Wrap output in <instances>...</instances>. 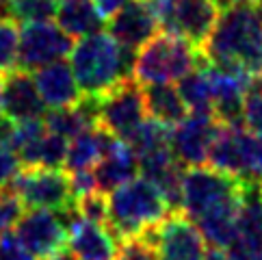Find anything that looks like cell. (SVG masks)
<instances>
[{
  "instance_id": "13",
  "label": "cell",
  "mask_w": 262,
  "mask_h": 260,
  "mask_svg": "<svg viewBox=\"0 0 262 260\" xmlns=\"http://www.w3.org/2000/svg\"><path fill=\"white\" fill-rule=\"evenodd\" d=\"M158 29V17L145 0H128L113 17H108V35L133 52H139L149 39H154Z\"/></svg>"
},
{
  "instance_id": "1",
  "label": "cell",
  "mask_w": 262,
  "mask_h": 260,
  "mask_svg": "<svg viewBox=\"0 0 262 260\" xmlns=\"http://www.w3.org/2000/svg\"><path fill=\"white\" fill-rule=\"evenodd\" d=\"M210 63H230L254 76L262 74V13L256 3H236L223 9L202 48Z\"/></svg>"
},
{
  "instance_id": "24",
  "label": "cell",
  "mask_w": 262,
  "mask_h": 260,
  "mask_svg": "<svg viewBox=\"0 0 262 260\" xmlns=\"http://www.w3.org/2000/svg\"><path fill=\"white\" fill-rule=\"evenodd\" d=\"M20 48V31L17 22L9 15H0V76H5L17 65Z\"/></svg>"
},
{
  "instance_id": "3",
  "label": "cell",
  "mask_w": 262,
  "mask_h": 260,
  "mask_svg": "<svg viewBox=\"0 0 262 260\" xmlns=\"http://www.w3.org/2000/svg\"><path fill=\"white\" fill-rule=\"evenodd\" d=\"M171 215L163 193L149 180L135 178L115 189L108 200V230L119 243L137 239Z\"/></svg>"
},
{
  "instance_id": "20",
  "label": "cell",
  "mask_w": 262,
  "mask_h": 260,
  "mask_svg": "<svg viewBox=\"0 0 262 260\" xmlns=\"http://www.w3.org/2000/svg\"><path fill=\"white\" fill-rule=\"evenodd\" d=\"M59 29L74 37H89L100 33L104 26V17L100 15L93 0H61L57 11Z\"/></svg>"
},
{
  "instance_id": "12",
  "label": "cell",
  "mask_w": 262,
  "mask_h": 260,
  "mask_svg": "<svg viewBox=\"0 0 262 260\" xmlns=\"http://www.w3.org/2000/svg\"><path fill=\"white\" fill-rule=\"evenodd\" d=\"M17 241L35 258H50L68 245V226L59 212L52 210H29L15 226Z\"/></svg>"
},
{
  "instance_id": "2",
  "label": "cell",
  "mask_w": 262,
  "mask_h": 260,
  "mask_svg": "<svg viewBox=\"0 0 262 260\" xmlns=\"http://www.w3.org/2000/svg\"><path fill=\"white\" fill-rule=\"evenodd\" d=\"M137 52L126 50L108 33H93L74 46L70 52V68L76 76L82 96L100 98L117 82L133 78Z\"/></svg>"
},
{
  "instance_id": "17",
  "label": "cell",
  "mask_w": 262,
  "mask_h": 260,
  "mask_svg": "<svg viewBox=\"0 0 262 260\" xmlns=\"http://www.w3.org/2000/svg\"><path fill=\"white\" fill-rule=\"evenodd\" d=\"M33 78L37 89H39L43 104L50 106L52 111L72 109L82 98L76 76H74L72 68L65 61H57V63L46 65V68H39Z\"/></svg>"
},
{
  "instance_id": "29",
  "label": "cell",
  "mask_w": 262,
  "mask_h": 260,
  "mask_svg": "<svg viewBox=\"0 0 262 260\" xmlns=\"http://www.w3.org/2000/svg\"><path fill=\"white\" fill-rule=\"evenodd\" d=\"M117 260H158V256H156V247L147 239L137 236L121 243Z\"/></svg>"
},
{
  "instance_id": "16",
  "label": "cell",
  "mask_w": 262,
  "mask_h": 260,
  "mask_svg": "<svg viewBox=\"0 0 262 260\" xmlns=\"http://www.w3.org/2000/svg\"><path fill=\"white\" fill-rule=\"evenodd\" d=\"M68 247L76 260H117L121 243L108 226L91 224L78 215L68 230Z\"/></svg>"
},
{
  "instance_id": "11",
  "label": "cell",
  "mask_w": 262,
  "mask_h": 260,
  "mask_svg": "<svg viewBox=\"0 0 262 260\" xmlns=\"http://www.w3.org/2000/svg\"><path fill=\"white\" fill-rule=\"evenodd\" d=\"M221 130L214 115H186L171 128V154L182 169L204 167L208 163L210 147Z\"/></svg>"
},
{
  "instance_id": "22",
  "label": "cell",
  "mask_w": 262,
  "mask_h": 260,
  "mask_svg": "<svg viewBox=\"0 0 262 260\" xmlns=\"http://www.w3.org/2000/svg\"><path fill=\"white\" fill-rule=\"evenodd\" d=\"M178 94L193 115H212V91L206 74V61L180 80Z\"/></svg>"
},
{
  "instance_id": "36",
  "label": "cell",
  "mask_w": 262,
  "mask_h": 260,
  "mask_svg": "<svg viewBox=\"0 0 262 260\" xmlns=\"http://www.w3.org/2000/svg\"><path fill=\"white\" fill-rule=\"evenodd\" d=\"M256 7L260 9V13H262V0H256Z\"/></svg>"
},
{
  "instance_id": "28",
  "label": "cell",
  "mask_w": 262,
  "mask_h": 260,
  "mask_svg": "<svg viewBox=\"0 0 262 260\" xmlns=\"http://www.w3.org/2000/svg\"><path fill=\"white\" fill-rule=\"evenodd\" d=\"M243 124L249 133L262 137V89L258 82L249 87L243 100Z\"/></svg>"
},
{
  "instance_id": "37",
  "label": "cell",
  "mask_w": 262,
  "mask_h": 260,
  "mask_svg": "<svg viewBox=\"0 0 262 260\" xmlns=\"http://www.w3.org/2000/svg\"><path fill=\"white\" fill-rule=\"evenodd\" d=\"M260 80H258V85H260V89H262V74H260V76H258Z\"/></svg>"
},
{
  "instance_id": "7",
  "label": "cell",
  "mask_w": 262,
  "mask_h": 260,
  "mask_svg": "<svg viewBox=\"0 0 262 260\" xmlns=\"http://www.w3.org/2000/svg\"><path fill=\"white\" fill-rule=\"evenodd\" d=\"M143 89L135 78H126L98 98V128L115 139L128 137L145 122Z\"/></svg>"
},
{
  "instance_id": "26",
  "label": "cell",
  "mask_w": 262,
  "mask_h": 260,
  "mask_svg": "<svg viewBox=\"0 0 262 260\" xmlns=\"http://www.w3.org/2000/svg\"><path fill=\"white\" fill-rule=\"evenodd\" d=\"M76 210L82 219L91 221V224L108 226V200L102 191H91L76 198Z\"/></svg>"
},
{
  "instance_id": "18",
  "label": "cell",
  "mask_w": 262,
  "mask_h": 260,
  "mask_svg": "<svg viewBox=\"0 0 262 260\" xmlns=\"http://www.w3.org/2000/svg\"><path fill=\"white\" fill-rule=\"evenodd\" d=\"M139 171V161L124 139H111L108 147L102 154L100 163L93 167V176L98 182V191H111L124 187L126 182L135 180Z\"/></svg>"
},
{
  "instance_id": "14",
  "label": "cell",
  "mask_w": 262,
  "mask_h": 260,
  "mask_svg": "<svg viewBox=\"0 0 262 260\" xmlns=\"http://www.w3.org/2000/svg\"><path fill=\"white\" fill-rule=\"evenodd\" d=\"M3 109L0 115L13 124L31 122L46 115V104L35 85V78L26 70H11L3 78Z\"/></svg>"
},
{
  "instance_id": "34",
  "label": "cell",
  "mask_w": 262,
  "mask_h": 260,
  "mask_svg": "<svg viewBox=\"0 0 262 260\" xmlns=\"http://www.w3.org/2000/svg\"><path fill=\"white\" fill-rule=\"evenodd\" d=\"M43 260H76V258H74L70 252H65V249H63V252L54 254V256H50V258H43Z\"/></svg>"
},
{
  "instance_id": "32",
  "label": "cell",
  "mask_w": 262,
  "mask_h": 260,
  "mask_svg": "<svg viewBox=\"0 0 262 260\" xmlns=\"http://www.w3.org/2000/svg\"><path fill=\"white\" fill-rule=\"evenodd\" d=\"M247 180H254L262 184V137H251L249 147V163H247Z\"/></svg>"
},
{
  "instance_id": "35",
  "label": "cell",
  "mask_w": 262,
  "mask_h": 260,
  "mask_svg": "<svg viewBox=\"0 0 262 260\" xmlns=\"http://www.w3.org/2000/svg\"><path fill=\"white\" fill-rule=\"evenodd\" d=\"M0 109H3V80H0Z\"/></svg>"
},
{
  "instance_id": "19",
  "label": "cell",
  "mask_w": 262,
  "mask_h": 260,
  "mask_svg": "<svg viewBox=\"0 0 262 260\" xmlns=\"http://www.w3.org/2000/svg\"><path fill=\"white\" fill-rule=\"evenodd\" d=\"M108 133L102 128H89L82 130L68 143V154H65V169L68 174H78V171H91L102 159V154L111 143Z\"/></svg>"
},
{
  "instance_id": "4",
  "label": "cell",
  "mask_w": 262,
  "mask_h": 260,
  "mask_svg": "<svg viewBox=\"0 0 262 260\" xmlns=\"http://www.w3.org/2000/svg\"><path fill=\"white\" fill-rule=\"evenodd\" d=\"M206 61L204 52L198 50L182 37L158 33L137 52L133 65V78L141 87L145 85H171L182 80L186 74Z\"/></svg>"
},
{
  "instance_id": "27",
  "label": "cell",
  "mask_w": 262,
  "mask_h": 260,
  "mask_svg": "<svg viewBox=\"0 0 262 260\" xmlns=\"http://www.w3.org/2000/svg\"><path fill=\"white\" fill-rule=\"evenodd\" d=\"M24 215V204L13 191L0 189V236L9 234Z\"/></svg>"
},
{
  "instance_id": "21",
  "label": "cell",
  "mask_w": 262,
  "mask_h": 260,
  "mask_svg": "<svg viewBox=\"0 0 262 260\" xmlns=\"http://www.w3.org/2000/svg\"><path fill=\"white\" fill-rule=\"evenodd\" d=\"M143 100L147 115L154 122L165 124L169 128L178 126L182 119H186V113H189V109H186L173 85H145Z\"/></svg>"
},
{
  "instance_id": "8",
  "label": "cell",
  "mask_w": 262,
  "mask_h": 260,
  "mask_svg": "<svg viewBox=\"0 0 262 260\" xmlns=\"http://www.w3.org/2000/svg\"><path fill=\"white\" fill-rule=\"evenodd\" d=\"M156 247L158 260H204L206 241L200 228L182 212H171L163 224L141 234Z\"/></svg>"
},
{
  "instance_id": "9",
  "label": "cell",
  "mask_w": 262,
  "mask_h": 260,
  "mask_svg": "<svg viewBox=\"0 0 262 260\" xmlns=\"http://www.w3.org/2000/svg\"><path fill=\"white\" fill-rule=\"evenodd\" d=\"M74 41L57 24L33 22L20 31V48H17V65L20 70H39L50 63L70 57Z\"/></svg>"
},
{
  "instance_id": "6",
  "label": "cell",
  "mask_w": 262,
  "mask_h": 260,
  "mask_svg": "<svg viewBox=\"0 0 262 260\" xmlns=\"http://www.w3.org/2000/svg\"><path fill=\"white\" fill-rule=\"evenodd\" d=\"M31 210H52L59 212L74 204L70 174L63 169L48 167H22L7 184Z\"/></svg>"
},
{
  "instance_id": "5",
  "label": "cell",
  "mask_w": 262,
  "mask_h": 260,
  "mask_svg": "<svg viewBox=\"0 0 262 260\" xmlns=\"http://www.w3.org/2000/svg\"><path fill=\"white\" fill-rule=\"evenodd\" d=\"M247 180L234 178L212 167H193L182 174V204L180 212L198 221L208 212L241 206L245 198Z\"/></svg>"
},
{
  "instance_id": "30",
  "label": "cell",
  "mask_w": 262,
  "mask_h": 260,
  "mask_svg": "<svg viewBox=\"0 0 262 260\" xmlns=\"http://www.w3.org/2000/svg\"><path fill=\"white\" fill-rule=\"evenodd\" d=\"M0 260H37L29 249H26L15 234H3L0 236Z\"/></svg>"
},
{
  "instance_id": "31",
  "label": "cell",
  "mask_w": 262,
  "mask_h": 260,
  "mask_svg": "<svg viewBox=\"0 0 262 260\" xmlns=\"http://www.w3.org/2000/svg\"><path fill=\"white\" fill-rule=\"evenodd\" d=\"M20 169H22L20 161H17V156L13 154V150L7 143L0 141V189H5Z\"/></svg>"
},
{
  "instance_id": "33",
  "label": "cell",
  "mask_w": 262,
  "mask_h": 260,
  "mask_svg": "<svg viewBox=\"0 0 262 260\" xmlns=\"http://www.w3.org/2000/svg\"><path fill=\"white\" fill-rule=\"evenodd\" d=\"M204 260H230V258H228V254L223 252V249L212 247V249H208V252H206V258H204Z\"/></svg>"
},
{
  "instance_id": "25",
  "label": "cell",
  "mask_w": 262,
  "mask_h": 260,
  "mask_svg": "<svg viewBox=\"0 0 262 260\" xmlns=\"http://www.w3.org/2000/svg\"><path fill=\"white\" fill-rule=\"evenodd\" d=\"M65 154H68V139H63L54 133H46L39 147H37L35 167H48V169H59L65 165Z\"/></svg>"
},
{
  "instance_id": "10",
  "label": "cell",
  "mask_w": 262,
  "mask_h": 260,
  "mask_svg": "<svg viewBox=\"0 0 262 260\" xmlns=\"http://www.w3.org/2000/svg\"><path fill=\"white\" fill-rule=\"evenodd\" d=\"M219 20L217 0H173L169 11L161 20L163 33L182 37L202 50Z\"/></svg>"
},
{
  "instance_id": "23",
  "label": "cell",
  "mask_w": 262,
  "mask_h": 260,
  "mask_svg": "<svg viewBox=\"0 0 262 260\" xmlns=\"http://www.w3.org/2000/svg\"><path fill=\"white\" fill-rule=\"evenodd\" d=\"M61 0H7V15L15 22H48L57 17Z\"/></svg>"
},
{
  "instance_id": "15",
  "label": "cell",
  "mask_w": 262,
  "mask_h": 260,
  "mask_svg": "<svg viewBox=\"0 0 262 260\" xmlns=\"http://www.w3.org/2000/svg\"><path fill=\"white\" fill-rule=\"evenodd\" d=\"M251 137H254V133H249L243 126H221L208 154L210 167L228 176H234V178L247 180Z\"/></svg>"
}]
</instances>
